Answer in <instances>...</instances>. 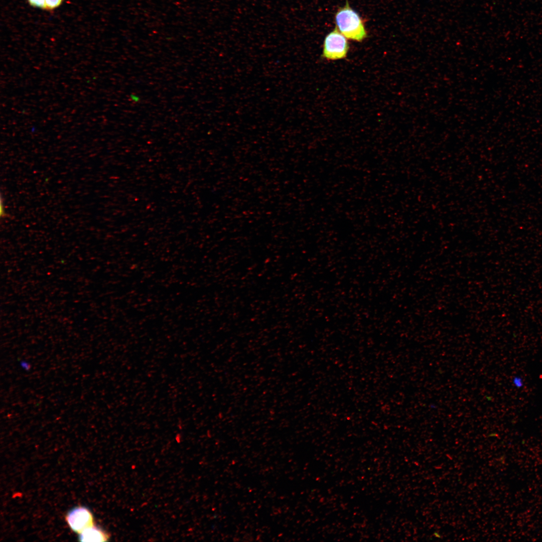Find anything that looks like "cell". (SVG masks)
<instances>
[{"label":"cell","instance_id":"8992f818","mask_svg":"<svg viewBox=\"0 0 542 542\" xmlns=\"http://www.w3.org/2000/svg\"><path fill=\"white\" fill-rule=\"evenodd\" d=\"M29 4L34 8L46 10V0H27Z\"/></svg>","mask_w":542,"mask_h":542},{"label":"cell","instance_id":"52a82bcc","mask_svg":"<svg viewBox=\"0 0 542 542\" xmlns=\"http://www.w3.org/2000/svg\"><path fill=\"white\" fill-rule=\"evenodd\" d=\"M1 217H5L6 212L4 208V205L3 204L2 199H1Z\"/></svg>","mask_w":542,"mask_h":542},{"label":"cell","instance_id":"ba28073f","mask_svg":"<svg viewBox=\"0 0 542 542\" xmlns=\"http://www.w3.org/2000/svg\"><path fill=\"white\" fill-rule=\"evenodd\" d=\"M130 97H131V98H132V100H133V101H136V102H137V101H139V97H138V96H135V95H131V96Z\"/></svg>","mask_w":542,"mask_h":542},{"label":"cell","instance_id":"3957f363","mask_svg":"<svg viewBox=\"0 0 542 542\" xmlns=\"http://www.w3.org/2000/svg\"><path fill=\"white\" fill-rule=\"evenodd\" d=\"M65 519L70 528L74 532L80 533L85 528L94 525L91 512L84 506H76L68 511Z\"/></svg>","mask_w":542,"mask_h":542},{"label":"cell","instance_id":"7a4b0ae2","mask_svg":"<svg viewBox=\"0 0 542 542\" xmlns=\"http://www.w3.org/2000/svg\"><path fill=\"white\" fill-rule=\"evenodd\" d=\"M349 48L346 38L336 27L325 37L322 57L329 60L342 59L347 56Z\"/></svg>","mask_w":542,"mask_h":542},{"label":"cell","instance_id":"6da1fadb","mask_svg":"<svg viewBox=\"0 0 542 542\" xmlns=\"http://www.w3.org/2000/svg\"><path fill=\"white\" fill-rule=\"evenodd\" d=\"M335 20L337 28L346 38L362 42L367 37V32L361 18L350 7L348 1L344 7L338 10Z\"/></svg>","mask_w":542,"mask_h":542},{"label":"cell","instance_id":"9c48e42d","mask_svg":"<svg viewBox=\"0 0 542 542\" xmlns=\"http://www.w3.org/2000/svg\"><path fill=\"white\" fill-rule=\"evenodd\" d=\"M21 365H22V366H23V367H24V368L25 369H26H26H28V366H29V365H28V363H27V362H22L21 363Z\"/></svg>","mask_w":542,"mask_h":542},{"label":"cell","instance_id":"277c9868","mask_svg":"<svg viewBox=\"0 0 542 542\" xmlns=\"http://www.w3.org/2000/svg\"><path fill=\"white\" fill-rule=\"evenodd\" d=\"M78 538L81 541H105L109 536L104 530L93 525L79 533Z\"/></svg>","mask_w":542,"mask_h":542},{"label":"cell","instance_id":"5b68a950","mask_svg":"<svg viewBox=\"0 0 542 542\" xmlns=\"http://www.w3.org/2000/svg\"><path fill=\"white\" fill-rule=\"evenodd\" d=\"M63 0H46V10L52 11L59 7Z\"/></svg>","mask_w":542,"mask_h":542}]
</instances>
